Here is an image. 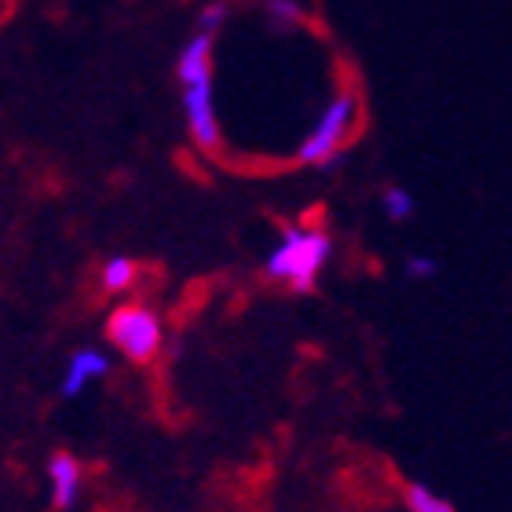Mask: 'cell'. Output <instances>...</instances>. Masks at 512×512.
<instances>
[{"instance_id":"cell-1","label":"cell","mask_w":512,"mask_h":512,"mask_svg":"<svg viewBox=\"0 0 512 512\" xmlns=\"http://www.w3.org/2000/svg\"><path fill=\"white\" fill-rule=\"evenodd\" d=\"M330 253H333V242L326 231L286 227L278 249L267 256V278L289 282V289H297V293H311L315 282H319V271L330 260Z\"/></svg>"},{"instance_id":"cell-9","label":"cell","mask_w":512,"mask_h":512,"mask_svg":"<svg viewBox=\"0 0 512 512\" xmlns=\"http://www.w3.org/2000/svg\"><path fill=\"white\" fill-rule=\"evenodd\" d=\"M406 509L410 512H458L447 498H439L425 483H406Z\"/></svg>"},{"instance_id":"cell-6","label":"cell","mask_w":512,"mask_h":512,"mask_svg":"<svg viewBox=\"0 0 512 512\" xmlns=\"http://www.w3.org/2000/svg\"><path fill=\"white\" fill-rule=\"evenodd\" d=\"M48 472H52V498H55V509H74L77 502V487H81V465H77L70 454H55L52 465H48Z\"/></svg>"},{"instance_id":"cell-7","label":"cell","mask_w":512,"mask_h":512,"mask_svg":"<svg viewBox=\"0 0 512 512\" xmlns=\"http://www.w3.org/2000/svg\"><path fill=\"white\" fill-rule=\"evenodd\" d=\"M110 370L107 355L92 352V348H85V352H77L74 359H70V370H66V381H63V395L66 399H74L81 388H85V381H92V377H103Z\"/></svg>"},{"instance_id":"cell-3","label":"cell","mask_w":512,"mask_h":512,"mask_svg":"<svg viewBox=\"0 0 512 512\" xmlns=\"http://www.w3.org/2000/svg\"><path fill=\"white\" fill-rule=\"evenodd\" d=\"M107 337L132 363H150L161 348V322L147 308H118L107 322Z\"/></svg>"},{"instance_id":"cell-5","label":"cell","mask_w":512,"mask_h":512,"mask_svg":"<svg viewBox=\"0 0 512 512\" xmlns=\"http://www.w3.org/2000/svg\"><path fill=\"white\" fill-rule=\"evenodd\" d=\"M209 55H213V33L198 30L180 52V59H176V77L183 81V88L209 81Z\"/></svg>"},{"instance_id":"cell-10","label":"cell","mask_w":512,"mask_h":512,"mask_svg":"<svg viewBox=\"0 0 512 512\" xmlns=\"http://www.w3.org/2000/svg\"><path fill=\"white\" fill-rule=\"evenodd\" d=\"M381 205L392 224H406L417 209V202L410 198V191H403V187H388V191L381 194Z\"/></svg>"},{"instance_id":"cell-4","label":"cell","mask_w":512,"mask_h":512,"mask_svg":"<svg viewBox=\"0 0 512 512\" xmlns=\"http://www.w3.org/2000/svg\"><path fill=\"white\" fill-rule=\"evenodd\" d=\"M183 110H187V125H191L194 143L202 150L220 147V125H216V110H213V77L183 88Z\"/></svg>"},{"instance_id":"cell-2","label":"cell","mask_w":512,"mask_h":512,"mask_svg":"<svg viewBox=\"0 0 512 512\" xmlns=\"http://www.w3.org/2000/svg\"><path fill=\"white\" fill-rule=\"evenodd\" d=\"M359 121H363V99L359 92H341L330 107L322 110V118L315 121L311 136L300 143L297 158L304 165H319V169H330L341 161V147L359 132Z\"/></svg>"},{"instance_id":"cell-8","label":"cell","mask_w":512,"mask_h":512,"mask_svg":"<svg viewBox=\"0 0 512 512\" xmlns=\"http://www.w3.org/2000/svg\"><path fill=\"white\" fill-rule=\"evenodd\" d=\"M264 19L271 30L286 33V30H297L304 26L308 19V8L300 4V0H264Z\"/></svg>"},{"instance_id":"cell-11","label":"cell","mask_w":512,"mask_h":512,"mask_svg":"<svg viewBox=\"0 0 512 512\" xmlns=\"http://www.w3.org/2000/svg\"><path fill=\"white\" fill-rule=\"evenodd\" d=\"M132 275H136L132 260H128V256H114V260L103 267V286H107L110 293H118V289H125L128 282H132Z\"/></svg>"},{"instance_id":"cell-12","label":"cell","mask_w":512,"mask_h":512,"mask_svg":"<svg viewBox=\"0 0 512 512\" xmlns=\"http://www.w3.org/2000/svg\"><path fill=\"white\" fill-rule=\"evenodd\" d=\"M224 19H227V4H224V0H213V4H209L202 15H198V30H202V33H216L220 26H224Z\"/></svg>"},{"instance_id":"cell-13","label":"cell","mask_w":512,"mask_h":512,"mask_svg":"<svg viewBox=\"0 0 512 512\" xmlns=\"http://www.w3.org/2000/svg\"><path fill=\"white\" fill-rule=\"evenodd\" d=\"M439 275V264L432 256H410L406 260V278H436Z\"/></svg>"}]
</instances>
